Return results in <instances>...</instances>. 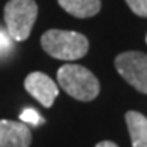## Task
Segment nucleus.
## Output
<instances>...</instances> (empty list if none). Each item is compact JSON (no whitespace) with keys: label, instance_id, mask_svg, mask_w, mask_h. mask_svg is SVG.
<instances>
[{"label":"nucleus","instance_id":"6e6552de","mask_svg":"<svg viewBox=\"0 0 147 147\" xmlns=\"http://www.w3.org/2000/svg\"><path fill=\"white\" fill-rule=\"evenodd\" d=\"M68 14L77 18H89L101 11V0H57Z\"/></svg>","mask_w":147,"mask_h":147},{"label":"nucleus","instance_id":"423d86ee","mask_svg":"<svg viewBox=\"0 0 147 147\" xmlns=\"http://www.w3.org/2000/svg\"><path fill=\"white\" fill-rule=\"evenodd\" d=\"M32 132L23 122L0 120V147H29Z\"/></svg>","mask_w":147,"mask_h":147},{"label":"nucleus","instance_id":"7ed1b4c3","mask_svg":"<svg viewBox=\"0 0 147 147\" xmlns=\"http://www.w3.org/2000/svg\"><path fill=\"white\" fill-rule=\"evenodd\" d=\"M36 18L38 5L35 0H9L5 6L6 30L17 42H23L30 36Z\"/></svg>","mask_w":147,"mask_h":147},{"label":"nucleus","instance_id":"f8f14e48","mask_svg":"<svg viewBox=\"0 0 147 147\" xmlns=\"http://www.w3.org/2000/svg\"><path fill=\"white\" fill-rule=\"evenodd\" d=\"M95 147H119L116 143H113V141H101V143H98Z\"/></svg>","mask_w":147,"mask_h":147},{"label":"nucleus","instance_id":"9d476101","mask_svg":"<svg viewBox=\"0 0 147 147\" xmlns=\"http://www.w3.org/2000/svg\"><path fill=\"white\" fill-rule=\"evenodd\" d=\"M20 120L26 125H35V126L44 123V119L39 116V113L36 110H33V108H26L21 114H20Z\"/></svg>","mask_w":147,"mask_h":147},{"label":"nucleus","instance_id":"9b49d317","mask_svg":"<svg viewBox=\"0 0 147 147\" xmlns=\"http://www.w3.org/2000/svg\"><path fill=\"white\" fill-rule=\"evenodd\" d=\"M126 3L134 14L147 18V0H126Z\"/></svg>","mask_w":147,"mask_h":147},{"label":"nucleus","instance_id":"39448f33","mask_svg":"<svg viewBox=\"0 0 147 147\" xmlns=\"http://www.w3.org/2000/svg\"><path fill=\"white\" fill-rule=\"evenodd\" d=\"M24 87L30 95L41 102L45 108L54 104V99L59 95V87L53 80L44 72H32L24 80Z\"/></svg>","mask_w":147,"mask_h":147},{"label":"nucleus","instance_id":"f257e3e1","mask_svg":"<svg viewBox=\"0 0 147 147\" xmlns=\"http://www.w3.org/2000/svg\"><path fill=\"white\" fill-rule=\"evenodd\" d=\"M41 45L47 54L59 60H78L89 51V41L84 35L71 30L51 29L41 36Z\"/></svg>","mask_w":147,"mask_h":147},{"label":"nucleus","instance_id":"1a4fd4ad","mask_svg":"<svg viewBox=\"0 0 147 147\" xmlns=\"http://www.w3.org/2000/svg\"><path fill=\"white\" fill-rule=\"evenodd\" d=\"M12 51H14V39L11 38L8 30L0 27V60L11 56Z\"/></svg>","mask_w":147,"mask_h":147},{"label":"nucleus","instance_id":"f03ea898","mask_svg":"<svg viewBox=\"0 0 147 147\" xmlns=\"http://www.w3.org/2000/svg\"><path fill=\"white\" fill-rule=\"evenodd\" d=\"M57 81L69 96L83 102L93 101L101 89L98 78L80 65H63L57 71Z\"/></svg>","mask_w":147,"mask_h":147},{"label":"nucleus","instance_id":"ddd939ff","mask_svg":"<svg viewBox=\"0 0 147 147\" xmlns=\"http://www.w3.org/2000/svg\"><path fill=\"white\" fill-rule=\"evenodd\" d=\"M146 41H147V36H146Z\"/></svg>","mask_w":147,"mask_h":147},{"label":"nucleus","instance_id":"0eeeda50","mask_svg":"<svg viewBox=\"0 0 147 147\" xmlns=\"http://www.w3.org/2000/svg\"><path fill=\"white\" fill-rule=\"evenodd\" d=\"M125 119L132 147H147V117L141 113L128 111Z\"/></svg>","mask_w":147,"mask_h":147},{"label":"nucleus","instance_id":"20e7f679","mask_svg":"<svg viewBox=\"0 0 147 147\" xmlns=\"http://www.w3.org/2000/svg\"><path fill=\"white\" fill-rule=\"evenodd\" d=\"M116 69L138 92L147 93V54L140 51L122 53L116 57Z\"/></svg>","mask_w":147,"mask_h":147}]
</instances>
